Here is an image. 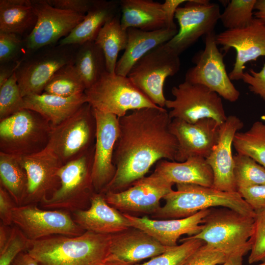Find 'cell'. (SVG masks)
Instances as JSON below:
<instances>
[{"mask_svg": "<svg viewBox=\"0 0 265 265\" xmlns=\"http://www.w3.org/2000/svg\"><path fill=\"white\" fill-rule=\"evenodd\" d=\"M171 120L169 112L159 106L133 110L119 118L113 157L116 172L103 192L128 188L160 160L175 161L178 142L170 131Z\"/></svg>", "mask_w": 265, "mask_h": 265, "instance_id": "1", "label": "cell"}, {"mask_svg": "<svg viewBox=\"0 0 265 265\" xmlns=\"http://www.w3.org/2000/svg\"><path fill=\"white\" fill-rule=\"evenodd\" d=\"M110 235L89 231L75 237L54 235L30 240L26 251L39 265H103Z\"/></svg>", "mask_w": 265, "mask_h": 265, "instance_id": "2", "label": "cell"}, {"mask_svg": "<svg viewBox=\"0 0 265 265\" xmlns=\"http://www.w3.org/2000/svg\"><path fill=\"white\" fill-rule=\"evenodd\" d=\"M177 189L166 194L165 205L153 214V217L180 219L190 216L206 209L225 207L255 217L256 212L238 192H226L212 187L176 184Z\"/></svg>", "mask_w": 265, "mask_h": 265, "instance_id": "3", "label": "cell"}, {"mask_svg": "<svg viewBox=\"0 0 265 265\" xmlns=\"http://www.w3.org/2000/svg\"><path fill=\"white\" fill-rule=\"evenodd\" d=\"M255 217L225 207L210 209L202 228L190 238H198L225 253L228 257L250 251Z\"/></svg>", "mask_w": 265, "mask_h": 265, "instance_id": "4", "label": "cell"}, {"mask_svg": "<svg viewBox=\"0 0 265 265\" xmlns=\"http://www.w3.org/2000/svg\"><path fill=\"white\" fill-rule=\"evenodd\" d=\"M94 146L85 153L60 168L59 188L38 204L45 210H60L71 213L86 210L87 203L95 192L92 181Z\"/></svg>", "mask_w": 265, "mask_h": 265, "instance_id": "5", "label": "cell"}, {"mask_svg": "<svg viewBox=\"0 0 265 265\" xmlns=\"http://www.w3.org/2000/svg\"><path fill=\"white\" fill-rule=\"evenodd\" d=\"M51 126L26 108L0 120V152L17 157L38 153L48 145Z\"/></svg>", "mask_w": 265, "mask_h": 265, "instance_id": "6", "label": "cell"}, {"mask_svg": "<svg viewBox=\"0 0 265 265\" xmlns=\"http://www.w3.org/2000/svg\"><path fill=\"white\" fill-rule=\"evenodd\" d=\"M79 46L59 44L48 46L22 59L15 72L22 96L42 93L57 70L65 65L74 64Z\"/></svg>", "mask_w": 265, "mask_h": 265, "instance_id": "7", "label": "cell"}, {"mask_svg": "<svg viewBox=\"0 0 265 265\" xmlns=\"http://www.w3.org/2000/svg\"><path fill=\"white\" fill-rule=\"evenodd\" d=\"M87 103L92 108L118 118L129 110L158 107L127 76L106 72L85 90Z\"/></svg>", "mask_w": 265, "mask_h": 265, "instance_id": "8", "label": "cell"}, {"mask_svg": "<svg viewBox=\"0 0 265 265\" xmlns=\"http://www.w3.org/2000/svg\"><path fill=\"white\" fill-rule=\"evenodd\" d=\"M96 131L93 108L87 102L65 120L51 126L47 147L64 164L94 146Z\"/></svg>", "mask_w": 265, "mask_h": 265, "instance_id": "9", "label": "cell"}, {"mask_svg": "<svg viewBox=\"0 0 265 265\" xmlns=\"http://www.w3.org/2000/svg\"><path fill=\"white\" fill-rule=\"evenodd\" d=\"M180 55L163 44L154 48L138 60L127 77L132 83L157 106H165L163 93L167 78L180 70Z\"/></svg>", "mask_w": 265, "mask_h": 265, "instance_id": "10", "label": "cell"}, {"mask_svg": "<svg viewBox=\"0 0 265 265\" xmlns=\"http://www.w3.org/2000/svg\"><path fill=\"white\" fill-rule=\"evenodd\" d=\"M174 98L166 100L172 119L194 123L203 118H211L220 125L227 119L221 97L216 92L199 84L186 81L172 87Z\"/></svg>", "mask_w": 265, "mask_h": 265, "instance_id": "11", "label": "cell"}, {"mask_svg": "<svg viewBox=\"0 0 265 265\" xmlns=\"http://www.w3.org/2000/svg\"><path fill=\"white\" fill-rule=\"evenodd\" d=\"M215 35L214 31L205 36L204 49L193 56L191 60L194 65L186 72L185 80L204 85L225 100L235 102L240 92L227 74L224 55L218 48Z\"/></svg>", "mask_w": 265, "mask_h": 265, "instance_id": "12", "label": "cell"}, {"mask_svg": "<svg viewBox=\"0 0 265 265\" xmlns=\"http://www.w3.org/2000/svg\"><path fill=\"white\" fill-rule=\"evenodd\" d=\"M220 14V6L216 3L208 0H187L176 10L175 18L179 28L166 46L180 55L200 38L214 31Z\"/></svg>", "mask_w": 265, "mask_h": 265, "instance_id": "13", "label": "cell"}, {"mask_svg": "<svg viewBox=\"0 0 265 265\" xmlns=\"http://www.w3.org/2000/svg\"><path fill=\"white\" fill-rule=\"evenodd\" d=\"M38 204L15 207L12 211L13 225L30 241L60 235H81L85 231L73 220L71 213L60 210H44Z\"/></svg>", "mask_w": 265, "mask_h": 265, "instance_id": "14", "label": "cell"}, {"mask_svg": "<svg viewBox=\"0 0 265 265\" xmlns=\"http://www.w3.org/2000/svg\"><path fill=\"white\" fill-rule=\"evenodd\" d=\"M37 22L24 38L26 56L46 46L58 44L68 35L84 16L55 7L47 0H31Z\"/></svg>", "mask_w": 265, "mask_h": 265, "instance_id": "15", "label": "cell"}, {"mask_svg": "<svg viewBox=\"0 0 265 265\" xmlns=\"http://www.w3.org/2000/svg\"><path fill=\"white\" fill-rule=\"evenodd\" d=\"M93 110L96 131L91 177L95 191L102 193L116 172L113 157L119 135V118L93 108Z\"/></svg>", "mask_w": 265, "mask_h": 265, "instance_id": "16", "label": "cell"}, {"mask_svg": "<svg viewBox=\"0 0 265 265\" xmlns=\"http://www.w3.org/2000/svg\"><path fill=\"white\" fill-rule=\"evenodd\" d=\"M215 40L225 53L231 48L236 51L233 68L228 74L231 80H241L246 63L265 56V24L255 18L244 27L216 34Z\"/></svg>", "mask_w": 265, "mask_h": 265, "instance_id": "17", "label": "cell"}, {"mask_svg": "<svg viewBox=\"0 0 265 265\" xmlns=\"http://www.w3.org/2000/svg\"><path fill=\"white\" fill-rule=\"evenodd\" d=\"M19 157L27 176L22 205L39 204L59 188L58 172L63 163L48 147L38 153Z\"/></svg>", "mask_w": 265, "mask_h": 265, "instance_id": "18", "label": "cell"}, {"mask_svg": "<svg viewBox=\"0 0 265 265\" xmlns=\"http://www.w3.org/2000/svg\"><path fill=\"white\" fill-rule=\"evenodd\" d=\"M173 186L151 174L124 190L103 193L106 202L117 210L154 214L161 207L160 200L173 190Z\"/></svg>", "mask_w": 265, "mask_h": 265, "instance_id": "19", "label": "cell"}, {"mask_svg": "<svg viewBox=\"0 0 265 265\" xmlns=\"http://www.w3.org/2000/svg\"><path fill=\"white\" fill-rule=\"evenodd\" d=\"M220 125L214 119L203 118L194 123L172 119L169 129L178 142L175 161L192 157L207 159L217 144Z\"/></svg>", "mask_w": 265, "mask_h": 265, "instance_id": "20", "label": "cell"}, {"mask_svg": "<svg viewBox=\"0 0 265 265\" xmlns=\"http://www.w3.org/2000/svg\"><path fill=\"white\" fill-rule=\"evenodd\" d=\"M243 123L236 115H229L220 126L217 144L206 159L213 174L212 187L223 191L238 192L234 168L232 146L236 133L242 128Z\"/></svg>", "mask_w": 265, "mask_h": 265, "instance_id": "21", "label": "cell"}, {"mask_svg": "<svg viewBox=\"0 0 265 265\" xmlns=\"http://www.w3.org/2000/svg\"><path fill=\"white\" fill-rule=\"evenodd\" d=\"M210 209L183 218L153 219L145 216L139 217L123 213L129 221L132 227L140 229L153 237L162 245L167 247L177 245V240L183 235L191 237L201 230L204 218Z\"/></svg>", "mask_w": 265, "mask_h": 265, "instance_id": "22", "label": "cell"}, {"mask_svg": "<svg viewBox=\"0 0 265 265\" xmlns=\"http://www.w3.org/2000/svg\"><path fill=\"white\" fill-rule=\"evenodd\" d=\"M170 247L162 245L144 231L130 227L110 235L106 261L118 260L132 265L157 256Z\"/></svg>", "mask_w": 265, "mask_h": 265, "instance_id": "23", "label": "cell"}, {"mask_svg": "<svg viewBox=\"0 0 265 265\" xmlns=\"http://www.w3.org/2000/svg\"><path fill=\"white\" fill-rule=\"evenodd\" d=\"M74 221L85 231L111 235L132 227L128 219L106 201L103 193L94 192L88 209L71 213Z\"/></svg>", "mask_w": 265, "mask_h": 265, "instance_id": "24", "label": "cell"}, {"mask_svg": "<svg viewBox=\"0 0 265 265\" xmlns=\"http://www.w3.org/2000/svg\"><path fill=\"white\" fill-rule=\"evenodd\" d=\"M152 175L173 185L194 184L212 187L213 174L206 159L192 157L183 162L162 159L157 162Z\"/></svg>", "mask_w": 265, "mask_h": 265, "instance_id": "25", "label": "cell"}, {"mask_svg": "<svg viewBox=\"0 0 265 265\" xmlns=\"http://www.w3.org/2000/svg\"><path fill=\"white\" fill-rule=\"evenodd\" d=\"M127 30V46L115 68L116 74L125 77L138 60L154 48L169 41L177 34L178 29L166 27L146 31L129 28Z\"/></svg>", "mask_w": 265, "mask_h": 265, "instance_id": "26", "label": "cell"}, {"mask_svg": "<svg viewBox=\"0 0 265 265\" xmlns=\"http://www.w3.org/2000/svg\"><path fill=\"white\" fill-rule=\"evenodd\" d=\"M24 108L33 110L55 126L74 114L87 102L84 93L63 97L45 92L24 97Z\"/></svg>", "mask_w": 265, "mask_h": 265, "instance_id": "27", "label": "cell"}, {"mask_svg": "<svg viewBox=\"0 0 265 265\" xmlns=\"http://www.w3.org/2000/svg\"><path fill=\"white\" fill-rule=\"evenodd\" d=\"M121 23L129 28L151 31L168 27L162 3L152 0H120ZM169 28V27H168Z\"/></svg>", "mask_w": 265, "mask_h": 265, "instance_id": "28", "label": "cell"}, {"mask_svg": "<svg viewBox=\"0 0 265 265\" xmlns=\"http://www.w3.org/2000/svg\"><path fill=\"white\" fill-rule=\"evenodd\" d=\"M120 12V0H93L83 20L58 44L80 45L95 41L104 25Z\"/></svg>", "mask_w": 265, "mask_h": 265, "instance_id": "29", "label": "cell"}, {"mask_svg": "<svg viewBox=\"0 0 265 265\" xmlns=\"http://www.w3.org/2000/svg\"><path fill=\"white\" fill-rule=\"evenodd\" d=\"M36 22L31 0H0V31L23 36Z\"/></svg>", "mask_w": 265, "mask_h": 265, "instance_id": "30", "label": "cell"}, {"mask_svg": "<svg viewBox=\"0 0 265 265\" xmlns=\"http://www.w3.org/2000/svg\"><path fill=\"white\" fill-rule=\"evenodd\" d=\"M127 40V30L122 26L120 12L104 25L95 40L104 53L108 73H115L119 53L125 49Z\"/></svg>", "mask_w": 265, "mask_h": 265, "instance_id": "31", "label": "cell"}, {"mask_svg": "<svg viewBox=\"0 0 265 265\" xmlns=\"http://www.w3.org/2000/svg\"><path fill=\"white\" fill-rule=\"evenodd\" d=\"M74 65L86 89L93 85L107 71L104 53L95 41H88L79 46Z\"/></svg>", "mask_w": 265, "mask_h": 265, "instance_id": "32", "label": "cell"}, {"mask_svg": "<svg viewBox=\"0 0 265 265\" xmlns=\"http://www.w3.org/2000/svg\"><path fill=\"white\" fill-rule=\"evenodd\" d=\"M0 185L8 191L17 206L22 205L27 176L19 157L0 152Z\"/></svg>", "mask_w": 265, "mask_h": 265, "instance_id": "33", "label": "cell"}, {"mask_svg": "<svg viewBox=\"0 0 265 265\" xmlns=\"http://www.w3.org/2000/svg\"><path fill=\"white\" fill-rule=\"evenodd\" d=\"M233 145L237 154L248 156L265 168V124L254 122L249 130L238 132Z\"/></svg>", "mask_w": 265, "mask_h": 265, "instance_id": "34", "label": "cell"}, {"mask_svg": "<svg viewBox=\"0 0 265 265\" xmlns=\"http://www.w3.org/2000/svg\"><path fill=\"white\" fill-rule=\"evenodd\" d=\"M85 86L74 64L57 70L46 84L43 92L68 97L85 92Z\"/></svg>", "mask_w": 265, "mask_h": 265, "instance_id": "35", "label": "cell"}, {"mask_svg": "<svg viewBox=\"0 0 265 265\" xmlns=\"http://www.w3.org/2000/svg\"><path fill=\"white\" fill-rule=\"evenodd\" d=\"M234 175L238 189L265 183V168L251 157L238 154L234 156Z\"/></svg>", "mask_w": 265, "mask_h": 265, "instance_id": "36", "label": "cell"}, {"mask_svg": "<svg viewBox=\"0 0 265 265\" xmlns=\"http://www.w3.org/2000/svg\"><path fill=\"white\" fill-rule=\"evenodd\" d=\"M257 0H231L228 2L220 19L226 29L244 27L254 19V10Z\"/></svg>", "mask_w": 265, "mask_h": 265, "instance_id": "37", "label": "cell"}, {"mask_svg": "<svg viewBox=\"0 0 265 265\" xmlns=\"http://www.w3.org/2000/svg\"><path fill=\"white\" fill-rule=\"evenodd\" d=\"M180 245L170 247L163 253L142 264L134 265H183L188 258L205 242L189 237L182 239Z\"/></svg>", "mask_w": 265, "mask_h": 265, "instance_id": "38", "label": "cell"}, {"mask_svg": "<svg viewBox=\"0 0 265 265\" xmlns=\"http://www.w3.org/2000/svg\"><path fill=\"white\" fill-rule=\"evenodd\" d=\"M24 109V99L15 72L0 86V120Z\"/></svg>", "mask_w": 265, "mask_h": 265, "instance_id": "39", "label": "cell"}, {"mask_svg": "<svg viewBox=\"0 0 265 265\" xmlns=\"http://www.w3.org/2000/svg\"><path fill=\"white\" fill-rule=\"evenodd\" d=\"M26 54L22 36L0 31V64L21 61Z\"/></svg>", "mask_w": 265, "mask_h": 265, "instance_id": "40", "label": "cell"}, {"mask_svg": "<svg viewBox=\"0 0 265 265\" xmlns=\"http://www.w3.org/2000/svg\"><path fill=\"white\" fill-rule=\"evenodd\" d=\"M29 241L18 227L12 225L8 239L0 249V265H10L20 253L27 250Z\"/></svg>", "mask_w": 265, "mask_h": 265, "instance_id": "41", "label": "cell"}, {"mask_svg": "<svg viewBox=\"0 0 265 265\" xmlns=\"http://www.w3.org/2000/svg\"><path fill=\"white\" fill-rule=\"evenodd\" d=\"M255 212L254 231L248 257L250 264L265 261V209Z\"/></svg>", "mask_w": 265, "mask_h": 265, "instance_id": "42", "label": "cell"}, {"mask_svg": "<svg viewBox=\"0 0 265 265\" xmlns=\"http://www.w3.org/2000/svg\"><path fill=\"white\" fill-rule=\"evenodd\" d=\"M228 258L222 251L205 243L188 258L183 265H217L224 263Z\"/></svg>", "mask_w": 265, "mask_h": 265, "instance_id": "43", "label": "cell"}, {"mask_svg": "<svg viewBox=\"0 0 265 265\" xmlns=\"http://www.w3.org/2000/svg\"><path fill=\"white\" fill-rule=\"evenodd\" d=\"M237 191L254 211L265 209V183L240 188Z\"/></svg>", "mask_w": 265, "mask_h": 265, "instance_id": "44", "label": "cell"}, {"mask_svg": "<svg viewBox=\"0 0 265 265\" xmlns=\"http://www.w3.org/2000/svg\"><path fill=\"white\" fill-rule=\"evenodd\" d=\"M241 80L248 85L251 92L265 101V63L259 72L253 69H250L249 72H244Z\"/></svg>", "mask_w": 265, "mask_h": 265, "instance_id": "45", "label": "cell"}, {"mask_svg": "<svg viewBox=\"0 0 265 265\" xmlns=\"http://www.w3.org/2000/svg\"><path fill=\"white\" fill-rule=\"evenodd\" d=\"M51 5L85 16L90 8L93 0H47Z\"/></svg>", "mask_w": 265, "mask_h": 265, "instance_id": "46", "label": "cell"}, {"mask_svg": "<svg viewBox=\"0 0 265 265\" xmlns=\"http://www.w3.org/2000/svg\"><path fill=\"white\" fill-rule=\"evenodd\" d=\"M17 206L8 191L0 185V223L7 226L13 225L12 211Z\"/></svg>", "mask_w": 265, "mask_h": 265, "instance_id": "47", "label": "cell"}, {"mask_svg": "<svg viewBox=\"0 0 265 265\" xmlns=\"http://www.w3.org/2000/svg\"><path fill=\"white\" fill-rule=\"evenodd\" d=\"M186 1L187 0H165L162 3L168 27L177 28V26L174 21L175 13L178 8Z\"/></svg>", "mask_w": 265, "mask_h": 265, "instance_id": "48", "label": "cell"}, {"mask_svg": "<svg viewBox=\"0 0 265 265\" xmlns=\"http://www.w3.org/2000/svg\"><path fill=\"white\" fill-rule=\"evenodd\" d=\"M19 62L0 65V86L6 82L15 72Z\"/></svg>", "mask_w": 265, "mask_h": 265, "instance_id": "49", "label": "cell"}, {"mask_svg": "<svg viewBox=\"0 0 265 265\" xmlns=\"http://www.w3.org/2000/svg\"><path fill=\"white\" fill-rule=\"evenodd\" d=\"M10 265H39V264L27 251H24L17 256Z\"/></svg>", "mask_w": 265, "mask_h": 265, "instance_id": "50", "label": "cell"}, {"mask_svg": "<svg viewBox=\"0 0 265 265\" xmlns=\"http://www.w3.org/2000/svg\"><path fill=\"white\" fill-rule=\"evenodd\" d=\"M254 12V18L260 20L265 24V0H257Z\"/></svg>", "mask_w": 265, "mask_h": 265, "instance_id": "51", "label": "cell"}, {"mask_svg": "<svg viewBox=\"0 0 265 265\" xmlns=\"http://www.w3.org/2000/svg\"><path fill=\"white\" fill-rule=\"evenodd\" d=\"M11 226L0 224V249L4 247L9 238Z\"/></svg>", "mask_w": 265, "mask_h": 265, "instance_id": "52", "label": "cell"}, {"mask_svg": "<svg viewBox=\"0 0 265 265\" xmlns=\"http://www.w3.org/2000/svg\"><path fill=\"white\" fill-rule=\"evenodd\" d=\"M243 256L242 254L230 256L224 263L217 265H242Z\"/></svg>", "mask_w": 265, "mask_h": 265, "instance_id": "53", "label": "cell"}, {"mask_svg": "<svg viewBox=\"0 0 265 265\" xmlns=\"http://www.w3.org/2000/svg\"><path fill=\"white\" fill-rule=\"evenodd\" d=\"M103 265H132L118 260L106 261Z\"/></svg>", "mask_w": 265, "mask_h": 265, "instance_id": "54", "label": "cell"}, {"mask_svg": "<svg viewBox=\"0 0 265 265\" xmlns=\"http://www.w3.org/2000/svg\"><path fill=\"white\" fill-rule=\"evenodd\" d=\"M261 119L264 121V123L265 124V112L264 114L261 116Z\"/></svg>", "mask_w": 265, "mask_h": 265, "instance_id": "55", "label": "cell"}, {"mask_svg": "<svg viewBox=\"0 0 265 265\" xmlns=\"http://www.w3.org/2000/svg\"><path fill=\"white\" fill-rule=\"evenodd\" d=\"M257 265H265V261H263V263H262L261 264Z\"/></svg>", "mask_w": 265, "mask_h": 265, "instance_id": "56", "label": "cell"}]
</instances>
